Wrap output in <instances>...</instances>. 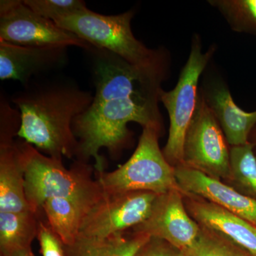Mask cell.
<instances>
[{
  "mask_svg": "<svg viewBox=\"0 0 256 256\" xmlns=\"http://www.w3.org/2000/svg\"><path fill=\"white\" fill-rule=\"evenodd\" d=\"M89 50L95 60L96 94L86 111L74 119L73 130L79 139L76 154L94 158L101 174L104 161L99 151L105 148L116 154L126 146L129 122L162 127L158 102L166 72L132 65L107 50Z\"/></svg>",
  "mask_w": 256,
  "mask_h": 256,
  "instance_id": "obj_1",
  "label": "cell"
},
{
  "mask_svg": "<svg viewBox=\"0 0 256 256\" xmlns=\"http://www.w3.org/2000/svg\"><path fill=\"white\" fill-rule=\"evenodd\" d=\"M92 100L90 92L72 86H54L16 96L12 101L21 116L16 134L52 158H70L78 146L74 119L86 111Z\"/></svg>",
  "mask_w": 256,
  "mask_h": 256,
  "instance_id": "obj_2",
  "label": "cell"
},
{
  "mask_svg": "<svg viewBox=\"0 0 256 256\" xmlns=\"http://www.w3.org/2000/svg\"><path fill=\"white\" fill-rule=\"evenodd\" d=\"M18 149L25 195L34 213L50 198H68L90 210L104 196L100 184L85 166L66 169L62 160L43 156L28 143Z\"/></svg>",
  "mask_w": 256,
  "mask_h": 256,
  "instance_id": "obj_3",
  "label": "cell"
},
{
  "mask_svg": "<svg viewBox=\"0 0 256 256\" xmlns=\"http://www.w3.org/2000/svg\"><path fill=\"white\" fill-rule=\"evenodd\" d=\"M133 15L132 11L104 15L86 8L54 22L92 46L108 50L132 65L166 72L163 54L146 48L133 35L130 24Z\"/></svg>",
  "mask_w": 256,
  "mask_h": 256,
  "instance_id": "obj_4",
  "label": "cell"
},
{
  "mask_svg": "<svg viewBox=\"0 0 256 256\" xmlns=\"http://www.w3.org/2000/svg\"><path fill=\"white\" fill-rule=\"evenodd\" d=\"M162 128H143L137 148L130 158L112 172L99 174L98 182L104 194L143 191L160 195L181 190L174 166L168 162L160 148Z\"/></svg>",
  "mask_w": 256,
  "mask_h": 256,
  "instance_id": "obj_5",
  "label": "cell"
},
{
  "mask_svg": "<svg viewBox=\"0 0 256 256\" xmlns=\"http://www.w3.org/2000/svg\"><path fill=\"white\" fill-rule=\"evenodd\" d=\"M214 52V48L202 52L200 37H194L190 56L176 86L170 92H160V101L168 110L170 122L169 137L162 152L174 168L184 164V142L196 109L198 80Z\"/></svg>",
  "mask_w": 256,
  "mask_h": 256,
  "instance_id": "obj_6",
  "label": "cell"
},
{
  "mask_svg": "<svg viewBox=\"0 0 256 256\" xmlns=\"http://www.w3.org/2000/svg\"><path fill=\"white\" fill-rule=\"evenodd\" d=\"M184 164L220 181L230 176V148L220 124L198 94L183 146Z\"/></svg>",
  "mask_w": 256,
  "mask_h": 256,
  "instance_id": "obj_7",
  "label": "cell"
},
{
  "mask_svg": "<svg viewBox=\"0 0 256 256\" xmlns=\"http://www.w3.org/2000/svg\"><path fill=\"white\" fill-rule=\"evenodd\" d=\"M0 40L23 46H76L88 50L92 47L52 20L36 14L20 0L0 2Z\"/></svg>",
  "mask_w": 256,
  "mask_h": 256,
  "instance_id": "obj_8",
  "label": "cell"
},
{
  "mask_svg": "<svg viewBox=\"0 0 256 256\" xmlns=\"http://www.w3.org/2000/svg\"><path fill=\"white\" fill-rule=\"evenodd\" d=\"M158 196L143 191L104 194L84 217L79 235L104 238L132 229L149 216Z\"/></svg>",
  "mask_w": 256,
  "mask_h": 256,
  "instance_id": "obj_9",
  "label": "cell"
},
{
  "mask_svg": "<svg viewBox=\"0 0 256 256\" xmlns=\"http://www.w3.org/2000/svg\"><path fill=\"white\" fill-rule=\"evenodd\" d=\"M200 229L188 214L183 192L175 190L158 195L149 216L131 230L161 239L185 252L193 245Z\"/></svg>",
  "mask_w": 256,
  "mask_h": 256,
  "instance_id": "obj_10",
  "label": "cell"
},
{
  "mask_svg": "<svg viewBox=\"0 0 256 256\" xmlns=\"http://www.w3.org/2000/svg\"><path fill=\"white\" fill-rule=\"evenodd\" d=\"M188 214L198 225L227 239L250 256H256V227L202 197L183 192Z\"/></svg>",
  "mask_w": 256,
  "mask_h": 256,
  "instance_id": "obj_11",
  "label": "cell"
},
{
  "mask_svg": "<svg viewBox=\"0 0 256 256\" xmlns=\"http://www.w3.org/2000/svg\"><path fill=\"white\" fill-rule=\"evenodd\" d=\"M182 191L205 198L256 227V201L223 181L210 178L184 164L174 168Z\"/></svg>",
  "mask_w": 256,
  "mask_h": 256,
  "instance_id": "obj_12",
  "label": "cell"
},
{
  "mask_svg": "<svg viewBox=\"0 0 256 256\" xmlns=\"http://www.w3.org/2000/svg\"><path fill=\"white\" fill-rule=\"evenodd\" d=\"M66 48L18 46L0 40V78L26 82L34 74L60 63Z\"/></svg>",
  "mask_w": 256,
  "mask_h": 256,
  "instance_id": "obj_13",
  "label": "cell"
},
{
  "mask_svg": "<svg viewBox=\"0 0 256 256\" xmlns=\"http://www.w3.org/2000/svg\"><path fill=\"white\" fill-rule=\"evenodd\" d=\"M203 94L207 105L220 124L229 146H244L256 126V111L246 112L234 101L226 86L217 84Z\"/></svg>",
  "mask_w": 256,
  "mask_h": 256,
  "instance_id": "obj_14",
  "label": "cell"
},
{
  "mask_svg": "<svg viewBox=\"0 0 256 256\" xmlns=\"http://www.w3.org/2000/svg\"><path fill=\"white\" fill-rule=\"evenodd\" d=\"M6 140L2 139L0 152V212H32L25 195L20 149Z\"/></svg>",
  "mask_w": 256,
  "mask_h": 256,
  "instance_id": "obj_15",
  "label": "cell"
},
{
  "mask_svg": "<svg viewBox=\"0 0 256 256\" xmlns=\"http://www.w3.org/2000/svg\"><path fill=\"white\" fill-rule=\"evenodd\" d=\"M150 237L122 232L104 238L79 235L72 245L64 246L65 256H134Z\"/></svg>",
  "mask_w": 256,
  "mask_h": 256,
  "instance_id": "obj_16",
  "label": "cell"
},
{
  "mask_svg": "<svg viewBox=\"0 0 256 256\" xmlns=\"http://www.w3.org/2000/svg\"><path fill=\"white\" fill-rule=\"evenodd\" d=\"M46 214L50 228L63 242L72 245L78 238L84 217L89 208L64 198H50L42 208Z\"/></svg>",
  "mask_w": 256,
  "mask_h": 256,
  "instance_id": "obj_17",
  "label": "cell"
},
{
  "mask_svg": "<svg viewBox=\"0 0 256 256\" xmlns=\"http://www.w3.org/2000/svg\"><path fill=\"white\" fill-rule=\"evenodd\" d=\"M36 213L0 212V250L2 256H10L22 249L31 248L38 235Z\"/></svg>",
  "mask_w": 256,
  "mask_h": 256,
  "instance_id": "obj_18",
  "label": "cell"
},
{
  "mask_svg": "<svg viewBox=\"0 0 256 256\" xmlns=\"http://www.w3.org/2000/svg\"><path fill=\"white\" fill-rule=\"evenodd\" d=\"M224 182L256 201V156L252 143L230 146V176Z\"/></svg>",
  "mask_w": 256,
  "mask_h": 256,
  "instance_id": "obj_19",
  "label": "cell"
},
{
  "mask_svg": "<svg viewBox=\"0 0 256 256\" xmlns=\"http://www.w3.org/2000/svg\"><path fill=\"white\" fill-rule=\"evenodd\" d=\"M234 31L256 35V0H210Z\"/></svg>",
  "mask_w": 256,
  "mask_h": 256,
  "instance_id": "obj_20",
  "label": "cell"
},
{
  "mask_svg": "<svg viewBox=\"0 0 256 256\" xmlns=\"http://www.w3.org/2000/svg\"><path fill=\"white\" fill-rule=\"evenodd\" d=\"M184 252L186 256H250L233 242L202 226L193 245Z\"/></svg>",
  "mask_w": 256,
  "mask_h": 256,
  "instance_id": "obj_21",
  "label": "cell"
},
{
  "mask_svg": "<svg viewBox=\"0 0 256 256\" xmlns=\"http://www.w3.org/2000/svg\"><path fill=\"white\" fill-rule=\"evenodd\" d=\"M23 2L36 14L53 22L87 8L85 2L80 0H24Z\"/></svg>",
  "mask_w": 256,
  "mask_h": 256,
  "instance_id": "obj_22",
  "label": "cell"
},
{
  "mask_svg": "<svg viewBox=\"0 0 256 256\" xmlns=\"http://www.w3.org/2000/svg\"><path fill=\"white\" fill-rule=\"evenodd\" d=\"M38 238L43 256H65L64 246L58 237L50 226L40 223L38 225Z\"/></svg>",
  "mask_w": 256,
  "mask_h": 256,
  "instance_id": "obj_23",
  "label": "cell"
},
{
  "mask_svg": "<svg viewBox=\"0 0 256 256\" xmlns=\"http://www.w3.org/2000/svg\"><path fill=\"white\" fill-rule=\"evenodd\" d=\"M134 256H186L184 252L169 242L156 238H150Z\"/></svg>",
  "mask_w": 256,
  "mask_h": 256,
  "instance_id": "obj_24",
  "label": "cell"
},
{
  "mask_svg": "<svg viewBox=\"0 0 256 256\" xmlns=\"http://www.w3.org/2000/svg\"><path fill=\"white\" fill-rule=\"evenodd\" d=\"M10 256H34L31 248H28L22 249V250H18V252H13Z\"/></svg>",
  "mask_w": 256,
  "mask_h": 256,
  "instance_id": "obj_25",
  "label": "cell"
},
{
  "mask_svg": "<svg viewBox=\"0 0 256 256\" xmlns=\"http://www.w3.org/2000/svg\"><path fill=\"white\" fill-rule=\"evenodd\" d=\"M249 142L252 143L256 156V126L252 130V132L250 133V138H249Z\"/></svg>",
  "mask_w": 256,
  "mask_h": 256,
  "instance_id": "obj_26",
  "label": "cell"
}]
</instances>
